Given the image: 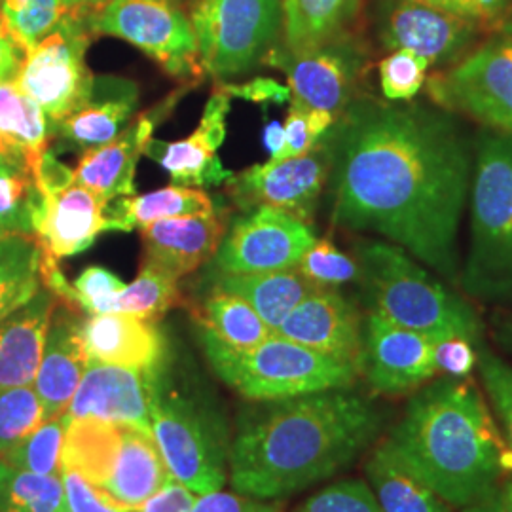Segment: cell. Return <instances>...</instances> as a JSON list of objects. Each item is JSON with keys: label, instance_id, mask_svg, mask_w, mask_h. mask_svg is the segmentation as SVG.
<instances>
[{"label": "cell", "instance_id": "6da1fadb", "mask_svg": "<svg viewBox=\"0 0 512 512\" xmlns=\"http://www.w3.org/2000/svg\"><path fill=\"white\" fill-rule=\"evenodd\" d=\"M323 143L332 224L380 236L458 285L475 160L458 118L435 105L357 97Z\"/></svg>", "mask_w": 512, "mask_h": 512}, {"label": "cell", "instance_id": "7a4b0ae2", "mask_svg": "<svg viewBox=\"0 0 512 512\" xmlns=\"http://www.w3.org/2000/svg\"><path fill=\"white\" fill-rule=\"evenodd\" d=\"M382 427L380 408L353 387L249 404L232 433L228 480L239 494L287 499L344 471Z\"/></svg>", "mask_w": 512, "mask_h": 512}, {"label": "cell", "instance_id": "3957f363", "mask_svg": "<svg viewBox=\"0 0 512 512\" xmlns=\"http://www.w3.org/2000/svg\"><path fill=\"white\" fill-rule=\"evenodd\" d=\"M395 458L454 509L495 494L509 444L471 378L437 376L412 393L384 439Z\"/></svg>", "mask_w": 512, "mask_h": 512}, {"label": "cell", "instance_id": "277c9868", "mask_svg": "<svg viewBox=\"0 0 512 512\" xmlns=\"http://www.w3.org/2000/svg\"><path fill=\"white\" fill-rule=\"evenodd\" d=\"M355 258L372 313L433 340L463 336L482 344L484 323L475 308L401 247L384 239H365L355 247Z\"/></svg>", "mask_w": 512, "mask_h": 512}, {"label": "cell", "instance_id": "5b68a950", "mask_svg": "<svg viewBox=\"0 0 512 512\" xmlns=\"http://www.w3.org/2000/svg\"><path fill=\"white\" fill-rule=\"evenodd\" d=\"M467 209L469 247L458 287L473 300L512 306V135H478Z\"/></svg>", "mask_w": 512, "mask_h": 512}, {"label": "cell", "instance_id": "8992f818", "mask_svg": "<svg viewBox=\"0 0 512 512\" xmlns=\"http://www.w3.org/2000/svg\"><path fill=\"white\" fill-rule=\"evenodd\" d=\"M150 433L175 480L198 495L224 488L230 475V425L215 397L173 380L169 363L158 380Z\"/></svg>", "mask_w": 512, "mask_h": 512}, {"label": "cell", "instance_id": "52a82bcc", "mask_svg": "<svg viewBox=\"0 0 512 512\" xmlns=\"http://www.w3.org/2000/svg\"><path fill=\"white\" fill-rule=\"evenodd\" d=\"M200 342L213 372L251 403L346 389L359 376L355 366L300 346L277 332L251 349L228 348L203 330Z\"/></svg>", "mask_w": 512, "mask_h": 512}, {"label": "cell", "instance_id": "ba28073f", "mask_svg": "<svg viewBox=\"0 0 512 512\" xmlns=\"http://www.w3.org/2000/svg\"><path fill=\"white\" fill-rule=\"evenodd\" d=\"M190 21L203 74L228 80L264 63L283 31V0H196Z\"/></svg>", "mask_w": 512, "mask_h": 512}, {"label": "cell", "instance_id": "9c48e42d", "mask_svg": "<svg viewBox=\"0 0 512 512\" xmlns=\"http://www.w3.org/2000/svg\"><path fill=\"white\" fill-rule=\"evenodd\" d=\"M92 10H65L54 29L31 48L19 69V88L27 93L48 118L52 129L90 103L95 76L86 65V50L93 33Z\"/></svg>", "mask_w": 512, "mask_h": 512}, {"label": "cell", "instance_id": "30bf717a", "mask_svg": "<svg viewBox=\"0 0 512 512\" xmlns=\"http://www.w3.org/2000/svg\"><path fill=\"white\" fill-rule=\"evenodd\" d=\"M423 90L431 105L512 135L511 38L503 31L482 38L458 63L429 73Z\"/></svg>", "mask_w": 512, "mask_h": 512}, {"label": "cell", "instance_id": "8fae6325", "mask_svg": "<svg viewBox=\"0 0 512 512\" xmlns=\"http://www.w3.org/2000/svg\"><path fill=\"white\" fill-rule=\"evenodd\" d=\"M93 35L122 38L173 78H200L192 21L175 0H107L90 14Z\"/></svg>", "mask_w": 512, "mask_h": 512}, {"label": "cell", "instance_id": "7c38bea8", "mask_svg": "<svg viewBox=\"0 0 512 512\" xmlns=\"http://www.w3.org/2000/svg\"><path fill=\"white\" fill-rule=\"evenodd\" d=\"M372 25L387 52L420 55L435 71L458 63L488 37L473 23L421 0H374Z\"/></svg>", "mask_w": 512, "mask_h": 512}, {"label": "cell", "instance_id": "4fadbf2b", "mask_svg": "<svg viewBox=\"0 0 512 512\" xmlns=\"http://www.w3.org/2000/svg\"><path fill=\"white\" fill-rule=\"evenodd\" d=\"M310 222L275 207H258L232 222L224 232L215 274H260L296 268L315 241Z\"/></svg>", "mask_w": 512, "mask_h": 512}, {"label": "cell", "instance_id": "5bb4252c", "mask_svg": "<svg viewBox=\"0 0 512 512\" xmlns=\"http://www.w3.org/2000/svg\"><path fill=\"white\" fill-rule=\"evenodd\" d=\"M366 52L355 35L330 40L302 54L277 44L264 63L287 74L291 101L329 112L336 120L357 99Z\"/></svg>", "mask_w": 512, "mask_h": 512}, {"label": "cell", "instance_id": "9a60e30c", "mask_svg": "<svg viewBox=\"0 0 512 512\" xmlns=\"http://www.w3.org/2000/svg\"><path fill=\"white\" fill-rule=\"evenodd\" d=\"M330 160L323 139L308 154L247 167L228 181V194L241 211L275 207L310 222L329 183Z\"/></svg>", "mask_w": 512, "mask_h": 512}, {"label": "cell", "instance_id": "2e32d148", "mask_svg": "<svg viewBox=\"0 0 512 512\" xmlns=\"http://www.w3.org/2000/svg\"><path fill=\"white\" fill-rule=\"evenodd\" d=\"M359 376L378 395L399 397L418 391L439 376L433 361V338L368 311Z\"/></svg>", "mask_w": 512, "mask_h": 512}, {"label": "cell", "instance_id": "e0dca14e", "mask_svg": "<svg viewBox=\"0 0 512 512\" xmlns=\"http://www.w3.org/2000/svg\"><path fill=\"white\" fill-rule=\"evenodd\" d=\"M164 368L135 370L90 361L65 412L71 420L93 418L150 433L152 406Z\"/></svg>", "mask_w": 512, "mask_h": 512}, {"label": "cell", "instance_id": "ac0fdd59", "mask_svg": "<svg viewBox=\"0 0 512 512\" xmlns=\"http://www.w3.org/2000/svg\"><path fill=\"white\" fill-rule=\"evenodd\" d=\"M365 319L338 289H315L275 330L300 346L319 351L359 372Z\"/></svg>", "mask_w": 512, "mask_h": 512}, {"label": "cell", "instance_id": "d6986e66", "mask_svg": "<svg viewBox=\"0 0 512 512\" xmlns=\"http://www.w3.org/2000/svg\"><path fill=\"white\" fill-rule=\"evenodd\" d=\"M228 114L230 95L219 86L209 97L202 120L190 137L173 143L150 139L145 156L162 165L173 184L207 188L228 183L234 173L226 169L217 156L226 139Z\"/></svg>", "mask_w": 512, "mask_h": 512}, {"label": "cell", "instance_id": "ffe728a7", "mask_svg": "<svg viewBox=\"0 0 512 512\" xmlns=\"http://www.w3.org/2000/svg\"><path fill=\"white\" fill-rule=\"evenodd\" d=\"M107 205L78 184L57 194L40 192L33 213V236L57 260L80 255L92 247L99 234L107 232Z\"/></svg>", "mask_w": 512, "mask_h": 512}, {"label": "cell", "instance_id": "44dd1931", "mask_svg": "<svg viewBox=\"0 0 512 512\" xmlns=\"http://www.w3.org/2000/svg\"><path fill=\"white\" fill-rule=\"evenodd\" d=\"M179 95H171L165 103L148 110L129 122L114 141L105 147L86 150L74 169V184L84 186L109 203L135 194V169L154 128L164 120Z\"/></svg>", "mask_w": 512, "mask_h": 512}, {"label": "cell", "instance_id": "7402d4cb", "mask_svg": "<svg viewBox=\"0 0 512 512\" xmlns=\"http://www.w3.org/2000/svg\"><path fill=\"white\" fill-rule=\"evenodd\" d=\"M88 359L135 370H160L169 363V346L156 321L126 313H97L82 319Z\"/></svg>", "mask_w": 512, "mask_h": 512}, {"label": "cell", "instance_id": "603a6c76", "mask_svg": "<svg viewBox=\"0 0 512 512\" xmlns=\"http://www.w3.org/2000/svg\"><path fill=\"white\" fill-rule=\"evenodd\" d=\"M82 317L69 306H55L33 387L44 404L46 420L63 414L88 368L82 342Z\"/></svg>", "mask_w": 512, "mask_h": 512}, {"label": "cell", "instance_id": "cb8c5ba5", "mask_svg": "<svg viewBox=\"0 0 512 512\" xmlns=\"http://www.w3.org/2000/svg\"><path fill=\"white\" fill-rule=\"evenodd\" d=\"M224 224L217 213L158 220L141 228L145 262L173 279L196 272L217 255Z\"/></svg>", "mask_w": 512, "mask_h": 512}, {"label": "cell", "instance_id": "d4e9b609", "mask_svg": "<svg viewBox=\"0 0 512 512\" xmlns=\"http://www.w3.org/2000/svg\"><path fill=\"white\" fill-rule=\"evenodd\" d=\"M57 298L40 289L0 323V389L33 385Z\"/></svg>", "mask_w": 512, "mask_h": 512}, {"label": "cell", "instance_id": "484cf974", "mask_svg": "<svg viewBox=\"0 0 512 512\" xmlns=\"http://www.w3.org/2000/svg\"><path fill=\"white\" fill-rule=\"evenodd\" d=\"M137 88L122 78H95V92L88 105L67 116L55 133L65 148L92 150L105 147L128 128L137 109Z\"/></svg>", "mask_w": 512, "mask_h": 512}, {"label": "cell", "instance_id": "4316f807", "mask_svg": "<svg viewBox=\"0 0 512 512\" xmlns=\"http://www.w3.org/2000/svg\"><path fill=\"white\" fill-rule=\"evenodd\" d=\"M169 478L173 476L165 467L154 437L147 431L122 425V448L107 484L97 492L114 509L133 512L162 490Z\"/></svg>", "mask_w": 512, "mask_h": 512}, {"label": "cell", "instance_id": "83f0119b", "mask_svg": "<svg viewBox=\"0 0 512 512\" xmlns=\"http://www.w3.org/2000/svg\"><path fill=\"white\" fill-rule=\"evenodd\" d=\"M52 129L46 114L16 80L0 82V158L35 173Z\"/></svg>", "mask_w": 512, "mask_h": 512}, {"label": "cell", "instance_id": "f1b7e54d", "mask_svg": "<svg viewBox=\"0 0 512 512\" xmlns=\"http://www.w3.org/2000/svg\"><path fill=\"white\" fill-rule=\"evenodd\" d=\"M365 0H283V42L291 54H302L330 40L353 35Z\"/></svg>", "mask_w": 512, "mask_h": 512}, {"label": "cell", "instance_id": "f546056e", "mask_svg": "<svg viewBox=\"0 0 512 512\" xmlns=\"http://www.w3.org/2000/svg\"><path fill=\"white\" fill-rule=\"evenodd\" d=\"M211 289L243 298L275 332L287 315L319 287L291 268L260 274H215Z\"/></svg>", "mask_w": 512, "mask_h": 512}, {"label": "cell", "instance_id": "4dcf8cb0", "mask_svg": "<svg viewBox=\"0 0 512 512\" xmlns=\"http://www.w3.org/2000/svg\"><path fill=\"white\" fill-rule=\"evenodd\" d=\"M366 484L384 512H454L418 476L412 475L380 440L365 463Z\"/></svg>", "mask_w": 512, "mask_h": 512}, {"label": "cell", "instance_id": "1f68e13d", "mask_svg": "<svg viewBox=\"0 0 512 512\" xmlns=\"http://www.w3.org/2000/svg\"><path fill=\"white\" fill-rule=\"evenodd\" d=\"M107 205V232L141 230L158 220L215 213V203L202 188L171 184L143 196H126Z\"/></svg>", "mask_w": 512, "mask_h": 512}, {"label": "cell", "instance_id": "d6a6232c", "mask_svg": "<svg viewBox=\"0 0 512 512\" xmlns=\"http://www.w3.org/2000/svg\"><path fill=\"white\" fill-rule=\"evenodd\" d=\"M122 448V425L82 418L69 421L61 467H69L84 476L95 490H101Z\"/></svg>", "mask_w": 512, "mask_h": 512}, {"label": "cell", "instance_id": "836d02e7", "mask_svg": "<svg viewBox=\"0 0 512 512\" xmlns=\"http://www.w3.org/2000/svg\"><path fill=\"white\" fill-rule=\"evenodd\" d=\"M196 321L200 330L228 348H255L274 334L243 298L219 289H209L196 310Z\"/></svg>", "mask_w": 512, "mask_h": 512}, {"label": "cell", "instance_id": "e575fe53", "mask_svg": "<svg viewBox=\"0 0 512 512\" xmlns=\"http://www.w3.org/2000/svg\"><path fill=\"white\" fill-rule=\"evenodd\" d=\"M42 247L35 236H0V323L42 289Z\"/></svg>", "mask_w": 512, "mask_h": 512}, {"label": "cell", "instance_id": "d590c367", "mask_svg": "<svg viewBox=\"0 0 512 512\" xmlns=\"http://www.w3.org/2000/svg\"><path fill=\"white\" fill-rule=\"evenodd\" d=\"M179 302V281L143 264L139 275L112 298L109 313H126L158 323Z\"/></svg>", "mask_w": 512, "mask_h": 512}, {"label": "cell", "instance_id": "8d00e7d4", "mask_svg": "<svg viewBox=\"0 0 512 512\" xmlns=\"http://www.w3.org/2000/svg\"><path fill=\"white\" fill-rule=\"evenodd\" d=\"M63 507L61 476L25 473L0 459V512H61Z\"/></svg>", "mask_w": 512, "mask_h": 512}, {"label": "cell", "instance_id": "74e56055", "mask_svg": "<svg viewBox=\"0 0 512 512\" xmlns=\"http://www.w3.org/2000/svg\"><path fill=\"white\" fill-rule=\"evenodd\" d=\"M71 418L67 412L48 418L37 429L2 456V461L19 471L38 476L61 475V454Z\"/></svg>", "mask_w": 512, "mask_h": 512}, {"label": "cell", "instance_id": "f35d334b", "mask_svg": "<svg viewBox=\"0 0 512 512\" xmlns=\"http://www.w3.org/2000/svg\"><path fill=\"white\" fill-rule=\"evenodd\" d=\"M38 196L33 173L0 158V236H33Z\"/></svg>", "mask_w": 512, "mask_h": 512}, {"label": "cell", "instance_id": "ab89813d", "mask_svg": "<svg viewBox=\"0 0 512 512\" xmlns=\"http://www.w3.org/2000/svg\"><path fill=\"white\" fill-rule=\"evenodd\" d=\"M63 14L61 0H0V19L25 54L54 29Z\"/></svg>", "mask_w": 512, "mask_h": 512}, {"label": "cell", "instance_id": "60d3db41", "mask_svg": "<svg viewBox=\"0 0 512 512\" xmlns=\"http://www.w3.org/2000/svg\"><path fill=\"white\" fill-rule=\"evenodd\" d=\"M46 420L33 385L0 389V458Z\"/></svg>", "mask_w": 512, "mask_h": 512}, {"label": "cell", "instance_id": "b9f144b4", "mask_svg": "<svg viewBox=\"0 0 512 512\" xmlns=\"http://www.w3.org/2000/svg\"><path fill=\"white\" fill-rule=\"evenodd\" d=\"M296 270L315 287L338 289L342 285L359 281L357 258L338 249L332 239H315L310 249L300 258Z\"/></svg>", "mask_w": 512, "mask_h": 512}, {"label": "cell", "instance_id": "7bdbcfd3", "mask_svg": "<svg viewBox=\"0 0 512 512\" xmlns=\"http://www.w3.org/2000/svg\"><path fill=\"white\" fill-rule=\"evenodd\" d=\"M431 65L427 59L412 52L395 50L387 52L378 63L380 90L385 101L391 103H410L425 88Z\"/></svg>", "mask_w": 512, "mask_h": 512}, {"label": "cell", "instance_id": "ee69618b", "mask_svg": "<svg viewBox=\"0 0 512 512\" xmlns=\"http://www.w3.org/2000/svg\"><path fill=\"white\" fill-rule=\"evenodd\" d=\"M476 372L484 393L501 421L505 440L512 448V366L484 344L478 346Z\"/></svg>", "mask_w": 512, "mask_h": 512}, {"label": "cell", "instance_id": "f6af8a7d", "mask_svg": "<svg viewBox=\"0 0 512 512\" xmlns=\"http://www.w3.org/2000/svg\"><path fill=\"white\" fill-rule=\"evenodd\" d=\"M300 512H384L366 480L346 478L325 486L311 495Z\"/></svg>", "mask_w": 512, "mask_h": 512}, {"label": "cell", "instance_id": "bcb514c9", "mask_svg": "<svg viewBox=\"0 0 512 512\" xmlns=\"http://www.w3.org/2000/svg\"><path fill=\"white\" fill-rule=\"evenodd\" d=\"M73 287L78 310L88 315H97L109 313L112 298L126 287V283L107 268L90 266L76 277Z\"/></svg>", "mask_w": 512, "mask_h": 512}, {"label": "cell", "instance_id": "7dc6e473", "mask_svg": "<svg viewBox=\"0 0 512 512\" xmlns=\"http://www.w3.org/2000/svg\"><path fill=\"white\" fill-rule=\"evenodd\" d=\"M450 12L492 35L503 29L512 16V0H421Z\"/></svg>", "mask_w": 512, "mask_h": 512}, {"label": "cell", "instance_id": "c3c4849f", "mask_svg": "<svg viewBox=\"0 0 512 512\" xmlns=\"http://www.w3.org/2000/svg\"><path fill=\"white\" fill-rule=\"evenodd\" d=\"M478 346L463 336H444L433 340V361L439 376L471 378L478 365Z\"/></svg>", "mask_w": 512, "mask_h": 512}, {"label": "cell", "instance_id": "681fc988", "mask_svg": "<svg viewBox=\"0 0 512 512\" xmlns=\"http://www.w3.org/2000/svg\"><path fill=\"white\" fill-rule=\"evenodd\" d=\"M65 507L69 512H122L109 505L92 484L69 467H61Z\"/></svg>", "mask_w": 512, "mask_h": 512}, {"label": "cell", "instance_id": "f907efd6", "mask_svg": "<svg viewBox=\"0 0 512 512\" xmlns=\"http://www.w3.org/2000/svg\"><path fill=\"white\" fill-rule=\"evenodd\" d=\"M190 512H283L279 501H264L239 492H209L198 495Z\"/></svg>", "mask_w": 512, "mask_h": 512}, {"label": "cell", "instance_id": "816d5d0a", "mask_svg": "<svg viewBox=\"0 0 512 512\" xmlns=\"http://www.w3.org/2000/svg\"><path fill=\"white\" fill-rule=\"evenodd\" d=\"M285 129V148L279 156L277 162L287 160V158H298L311 152L317 147V139L311 133L310 120H308V109L300 103L291 101V107L287 112V120L283 124Z\"/></svg>", "mask_w": 512, "mask_h": 512}, {"label": "cell", "instance_id": "f5cc1de1", "mask_svg": "<svg viewBox=\"0 0 512 512\" xmlns=\"http://www.w3.org/2000/svg\"><path fill=\"white\" fill-rule=\"evenodd\" d=\"M220 88L228 93L230 97H239L245 101L256 103L260 107H270V105H287L291 103V88L283 86L281 82H277L274 78H255L247 84L241 86H230V84H220Z\"/></svg>", "mask_w": 512, "mask_h": 512}, {"label": "cell", "instance_id": "db71d44e", "mask_svg": "<svg viewBox=\"0 0 512 512\" xmlns=\"http://www.w3.org/2000/svg\"><path fill=\"white\" fill-rule=\"evenodd\" d=\"M198 494L186 488L183 482L169 478L162 490H158L137 511L133 512H190Z\"/></svg>", "mask_w": 512, "mask_h": 512}, {"label": "cell", "instance_id": "11a10c76", "mask_svg": "<svg viewBox=\"0 0 512 512\" xmlns=\"http://www.w3.org/2000/svg\"><path fill=\"white\" fill-rule=\"evenodd\" d=\"M35 184L42 194H57L74 184V169L61 164L54 152L46 150L33 173Z\"/></svg>", "mask_w": 512, "mask_h": 512}, {"label": "cell", "instance_id": "9f6ffc18", "mask_svg": "<svg viewBox=\"0 0 512 512\" xmlns=\"http://www.w3.org/2000/svg\"><path fill=\"white\" fill-rule=\"evenodd\" d=\"M23 57H25V50L8 33L6 25L0 19V82L18 78Z\"/></svg>", "mask_w": 512, "mask_h": 512}, {"label": "cell", "instance_id": "6f0895ef", "mask_svg": "<svg viewBox=\"0 0 512 512\" xmlns=\"http://www.w3.org/2000/svg\"><path fill=\"white\" fill-rule=\"evenodd\" d=\"M262 143H264L266 150L270 152V162H277L281 152H283V148H285V129H283V124L277 122V120L268 122L264 126V131H262Z\"/></svg>", "mask_w": 512, "mask_h": 512}, {"label": "cell", "instance_id": "680465c9", "mask_svg": "<svg viewBox=\"0 0 512 512\" xmlns=\"http://www.w3.org/2000/svg\"><path fill=\"white\" fill-rule=\"evenodd\" d=\"M494 338L499 348L512 355V315H499L494 319Z\"/></svg>", "mask_w": 512, "mask_h": 512}, {"label": "cell", "instance_id": "91938a15", "mask_svg": "<svg viewBox=\"0 0 512 512\" xmlns=\"http://www.w3.org/2000/svg\"><path fill=\"white\" fill-rule=\"evenodd\" d=\"M459 512H501V495L499 490L495 494L478 501L475 505H469L465 509H459Z\"/></svg>", "mask_w": 512, "mask_h": 512}, {"label": "cell", "instance_id": "94428289", "mask_svg": "<svg viewBox=\"0 0 512 512\" xmlns=\"http://www.w3.org/2000/svg\"><path fill=\"white\" fill-rule=\"evenodd\" d=\"M499 495H501V512H512V476L503 478L499 486Z\"/></svg>", "mask_w": 512, "mask_h": 512}, {"label": "cell", "instance_id": "6125c7cd", "mask_svg": "<svg viewBox=\"0 0 512 512\" xmlns=\"http://www.w3.org/2000/svg\"><path fill=\"white\" fill-rule=\"evenodd\" d=\"M65 10H76V8H86V10H95L107 0H61Z\"/></svg>", "mask_w": 512, "mask_h": 512}, {"label": "cell", "instance_id": "be15d7a7", "mask_svg": "<svg viewBox=\"0 0 512 512\" xmlns=\"http://www.w3.org/2000/svg\"><path fill=\"white\" fill-rule=\"evenodd\" d=\"M501 31H503V33L512 40V16L509 18V21L503 25V29H501Z\"/></svg>", "mask_w": 512, "mask_h": 512}, {"label": "cell", "instance_id": "e7e4bbea", "mask_svg": "<svg viewBox=\"0 0 512 512\" xmlns=\"http://www.w3.org/2000/svg\"><path fill=\"white\" fill-rule=\"evenodd\" d=\"M61 512H69V511H67V507H63V511H61Z\"/></svg>", "mask_w": 512, "mask_h": 512}, {"label": "cell", "instance_id": "03108f58", "mask_svg": "<svg viewBox=\"0 0 512 512\" xmlns=\"http://www.w3.org/2000/svg\"><path fill=\"white\" fill-rule=\"evenodd\" d=\"M294 512H300V511H294Z\"/></svg>", "mask_w": 512, "mask_h": 512}]
</instances>
